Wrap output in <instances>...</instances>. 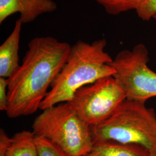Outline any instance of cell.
Listing matches in <instances>:
<instances>
[{
  "instance_id": "cell-1",
  "label": "cell",
  "mask_w": 156,
  "mask_h": 156,
  "mask_svg": "<svg viewBox=\"0 0 156 156\" xmlns=\"http://www.w3.org/2000/svg\"><path fill=\"white\" fill-rule=\"evenodd\" d=\"M71 47L50 36L35 37L29 42L22 64L8 78V117L27 116L40 109Z\"/></svg>"
},
{
  "instance_id": "cell-2",
  "label": "cell",
  "mask_w": 156,
  "mask_h": 156,
  "mask_svg": "<svg viewBox=\"0 0 156 156\" xmlns=\"http://www.w3.org/2000/svg\"><path fill=\"white\" fill-rule=\"evenodd\" d=\"M106 39L92 43L78 41L71 46L67 60L43 101L40 110L68 102L76 91L102 78L115 73L113 58L105 51Z\"/></svg>"
},
{
  "instance_id": "cell-3",
  "label": "cell",
  "mask_w": 156,
  "mask_h": 156,
  "mask_svg": "<svg viewBox=\"0 0 156 156\" xmlns=\"http://www.w3.org/2000/svg\"><path fill=\"white\" fill-rule=\"evenodd\" d=\"M94 142L140 145L156 154V115L145 102L126 98L105 121L91 127Z\"/></svg>"
},
{
  "instance_id": "cell-4",
  "label": "cell",
  "mask_w": 156,
  "mask_h": 156,
  "mask_svg": "<svg viewBox=\"0 0 156 156\" xmlns=\"http://www.w3.org/2000/svg\"><path fill=\"white\" fill-rule=\"evenodd\" d=\"M33 132L58 146L71 156H85L93 147L91 126L76 113L69 102L42 111L34 120Z\"/></svg>"
},
{
  "instance_id": "cell-5",
  "label": "cell",
  "mask_w": 156,
  "mask_h": 156,
  "mask_svg": "<svg viewBox=\"0 0 156 156\" xmlns=\"http://www.w3.org/2000/svg\"><path fill=\"white\" fill-rule=\"evenodd\" d=\"M126 98L122 85L112 76L81 87L68 102L78 115L92 127L105 121Z\"/></svg>"
},
{
  "instance_id": "cell-6",
  "label": "cell",
  "mask_w": 156,
  "mask_h": 156,
  "mask_svg": "<svg viewBox=\"0 0 156 156\" xmlns=\"http://www.w3.org/2000/svg\"><path fill=\"white\" fill-rule=\"evenodd\" d=\"M149 53L144 44L118 53L111 65L113 76L121 83L127 98L146 102L156 97V73L148 66Z\"/></svg>"
},
{
  "instance_id": "cell-7",
  "label": "cell",
  "mask_w": 156,
  "mask_h": 156,
  "mask_svg": "<svg viewBox=\"0 0 156 156\" xmlns=\"http://www.w3.org/2000/svg\"><path fill=\"white\" fill-rule=\"evenodd\" d=\"M57 9L53 0H0V24L15 13H19L23 24L33 22L39 16Z\"/></svg>"
},
{
  "instance_id": "cell-8",
  "label": "cell",
  "mask_w": 156,
  "mask_h": 156,
  "mask_svg": "<svg viewBox=\"0 0 156 156\" xmlns=\"http://www.w3.org/2000/svg\"><path fill=\"white\" fill-rule=\"evenodd\" d=\"M22 25L17 19L11 33L0 46V77L9 78L20 67L19 49Z\"/></svg>"
},
{
  "instance_id": "cell-9",
  "label": "cell",
  "mask_w": 156,
  "mask_h": 156,
  "mask_svg": "<svg viewBox=\"0 0 156 156\" xmlns=\"http://www.w3.org/2000/svg\"><path fill=\"white\" fill-rule=\"evenodd\" d=\"M150 156V151L140 145L100 140L94 142L92 149L85 156Z\"/></svg>"
},
{
  "instance_id": "cell-10",
  "label": "cell",
  "mask_w": 156,
  "mask_h": 156,
  "mask_svg": "<svg viewBox=\"0 0 156 156\" xmlns=\"http://www.w3.org/2000/svg\"><path fill=\"white\" fill-rule=\"evenodd\" d=\"M33 131L23 130L11 138L6 156H38Z\"/></svg>"
},
{
  "instance_id": "cell-11",
  "label": "cell",
  "mask_w": 156,
  "mask_h": 156,
  "mask_svg": "<svg viewBox=\"0 0 156 156\" xmlns=\"http://www.w3.org/2000/svg\"><path fill=\"white\" fill-rule=\"evenodd\" d=\"M109 15H117L136 10L140 0H95Z\"/></svg>"
},
{
  "instance_id": "cell-12",
  "label": "cell",
  "mask_w": 156,
  "mask_h": 156,
  "mask_svg": "<svg viewBox=\"0 0 156 156\" xmlns=\"http://www.w3.org/2000/svg\"><path fill=\"white\" fill-rule=\"evenodd\" d=\"M38 156H71L58 146L42 137L35 136Z\"/></svg>"
},
{
  "instance_id": "cell-13",
  "label": "cell",
  "mask_w": 156,
  "mask_h": 156,
  "mask_svg": "<svg viewBox=\"0 0 156 156\" xmlns=\"http://www.w3.org/2000/svg\"><path fill=\"white\" fill-rule=\"evenodd\" d=\"M135 11L142 20H150L156 15V0H140Z\"/></svg>"
},
{
  "instance_id": "cell-14",
  "label": "cell",
  "mask_w": 156,
  "mask_h": 156,
  "mask_svg": "<svg viewBox=\"0 0 156 156\" xmlns=\"http://www.w3.org/2000/svg\"><path fill=\"white\" fill-rule=\"evenodd\" d=\"M8 79L0 77V110L6 112L8 105Z\"/></svg>"
},
{
  "instance_id": "cell-15",
  "label": "cell",
  "mask_w": 156,
  "mask_h": 156,
  "mask_svg": "<svg viewBox=\"0 0 156 156\" xmlns=\"http://www.w3.org/2000/svg\"><path fill=\"white\" fill-rule=\"evenodd\" d=\"M9 138L3 129L0 130V156H6V151L10 144Z\"/></svg>"
},
{
  "instance_id": "cell-16",
  "label": "cell",
  "mask_w": 156,
  "mask_h": 156,
  "mask_svg": "<svg viewBox=\"0 0 156 156\" xmlns=\"http://www.w3.org/2000/svg\"><path fill=\"white\" fill-rule=\"evenodd\" d=\"M150 156H156V154H151Z\"/></svg>"
},
{
  "instance_id": "cell-17",
  "label": "cell",
  "mask_w": 156,
  "mask_h": 156,
  "mask_svg": "<svg viewBox=\"0 0 156 156\" xmlns=\"http://www.w3.org/2000/svg\"><path fill=\"white\" fill-rule=\"evenodd\" d=\"M153 19H154L155 20H156V15L154 16L153 17Z\"/></svg>"
}]
</instances>
